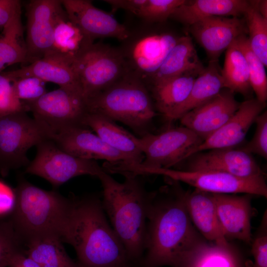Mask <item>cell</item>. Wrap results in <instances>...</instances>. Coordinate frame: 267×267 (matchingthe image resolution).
<instances>
[{
  "mask_svg": "<svg viewBox=\"0 0 267 267\" xmlns=\"http://www.w3.org/2000/svg\"><path fill=\"white\" fill-rule=\"evenodd\" d=\"M166 178L168 185L150 192L142 267H173L179 254L202 237L188 215L184 190Z\"/></svg>",
  "mask_w": 267,
  "mask_h": 267,
  "instance_id": "6da1fadb",
  "label": "cell"
},
{
  "mask_svg": "<svg viewBox=\"0 0 267 267\" xmlns=\"http://www.w3.org/2000/svg\"><path fill=\"white\" fill-rule=\"evenodd\" d=\"M122 175L124 177L122 182L104 170L98 176L103 188L102 205L129 261H136L145 251L150 192L146 191L139 176Z\"/></svg>",
  "mask_w": 267,
  "mask_h": 267,
  "instance_id": "7a4b0ae2",
  "label": "cell"
},
{
  "mask_svg": "<svg viewBox=\"0 0 267 267\" xmlns=\"http://www.w3.org/2000/svg\"><path fill=\"white\" fill-rule=\"evenodd\" d=\"M16 200L8 218L22 242L53 236L68 244L75 198L45 190L21 179L14 189Z\"/></svg>",
  "mask_w": 267,
  "mask_h": 267,
  "instance_id": "3957f363",
  "label": "cell"
},
{
  "mask_svg": "<svg viewBox=\"0 0 267 267\" xmlns=\"http://www.w3.org/2000/svg\"><path fill=\"white\" fill-rule=\"evenodd\" d=\"M75 208L69 244L82 267H129L120 240L109 224L96 195L74 197Z\"/></svg>",
  "mask_w": 267,
  "mask_h": 267,
  "instance_id": "277c9868",
  "label": "cell"
},
{
  "mask_svg": "<svg viewBox=\"0 0 267 267\" xmlns=\"http://www.w3.org/2000/svg\"><path fill=\"white\" fill-rule=\"evenodd\" d=\"M86 103L88 112L121 122L140 137L151 133L153 120L157 115L146 84L129 72Z\"/></svg>",
  "mask_w": 267,
  "mask_h": 267,
  "instance_id": "5b68a950",
  "label": "cell"
},
{
  "mask_svg": "<svg viewBox=\"0 0 267 267\" xmlns=\"http://www.w3.org/2000/svg\"><path fill=\"white\" fill-rule=\"evenodd\" d=\"M73 67L85 102L129 73L121 49L101 43L87 47Z\"/></svg>",
  "mask_w": 267,
  "mask_h": 267,
  "instance_id": "8992f818",
  "label": "cell"
},
{
  "mask_svg": "<svg viewBox=\"0 0 267 267\" xmlns=\"http://www.w3.org/2000/svg\"><path fill=\"white\" fill-rule=\"evenodd\" d=\"M54 133L43 123L26 112L0 117V173L6 176L13 169L30 162L28 150L41 142L52 139Z\"/></svg>",
  "mask_w": 267,
  "mask_h": 267,
  "instance_id": "52a82bcc",
  "label": "cell"
},
{
  "mask_svg": "<svg viewBox=\"0 0 267 267\" xmlns=\"http://www.w3.org/2000/svg\"><path fill=\"white\" fill-rule=\"evenodd\" d=\"M126 171L137 176L162 175L185 183L196 189L213 193H244L267 197V185L264 177L243 178L217 171L147 168L137 165H129Z\"/></svg>",
  "mask_w": 267,
  "mask_h": 267,
  "instance_id": "ba28073f",
  "label": "cell"
},
{
  "mask_svg": "<svg viewBox=\"0 0 267 267\" xmlns=\"http://www.w3.org/2000/svg\"><path fill=\"white\" fill-rule=\"evenodd\" d=\"M36 147V156L26 166L25 173L45 179L54 188L82 175L97 178L103 171L95 160L71 155L60 149L51 139L41 142Z\"/></svg>",
  "mask_w": 267,
  "mask_h": 267,
  "instance_id": "9c48e42d",
  "label": "cell"
},
{
  "mask_svg": "<svg viewBox=\"0 0 267 267\" xmlns=\"http://www.w3.org/2000/svg\"><path fill=\"white\" fill-rule=\"evenodd\" d=\"M203 141L183 126L169 127L158 134L147 133L139 137L144 157L137 165L147 168H171L187 159L191 151Z\"/></svg>",
  "mask_w": 267,
  "mask_h": 267,
  "instance_id": "30bf717a",
  "label": "cell"
},
{
  "mask_svg": "<svg viewBox=\"0 0 267 267\" xmlns=\"http://www.w3.org/2000/svg\"><path fill=\"white\" fill-rule=\"evenodd\" d=\"M178 37L168 32L156 33L142 30L133 33L123 41L120 48L129 72L145 84L160 67Z\"/></svg>",
  "mask_w": 267,
  "mask_h": 267,
  "instance_id": "8fae6325",
  "label": "cell"
},
{
  "mask_svg": "<svg viewBox=\"0 0 267 267\" xmlns=\"http://www.w3.org/2000/svg\"><path fill=\"white\" fill-rule=\"evenodd\" d=\"M24 104L34 118L46 125L54 134L69 127L83 126L82 120L88 112L80 93L62 87Z\"/></svg>",
  "mask_w": 267,
  "mask_h": 267,
  "instance_id": "7c38bea8",
  "label": "cell"
},
{
  "mask_svg": "<svg viewBox=\"0 0 267 267\" xmlns=\"http://www.w3.org/2000/svg\"><path fill=\"white\" fill-rule=\"evenodd\" d=\"M26 9L25 64L28 65L51 51L56 23L66 13L59 0H32Z\"/></svg>",
  "mask_w": 267,
  "mask_h": 267,
  "instance_id": "4fadbf2b",
  "label": "cell"
},
{
  "mask_svg": "<svg viewBox=\"0 0 267 267\" xmlns=\"http://www.w3.org/2000/svg\"><path fill=\"white\" fill-rule=\"evenodd\" d=\"M68 18L94 42L96 39L113 38L124 41L131 31L111 14L94 6L88 0H62Z\"/></svg>",
  "mask_w": 267,
  "mask_h": 267,
  "instance_id": "5bb4252c",
  "label": "cell"
},
{
  "mask_svg": "<svg viewBox=\"0 0 267 267\" xmlns=\"http://www.w3.org/2000/svg\"><path fill=\"white\" fill-rule=\"evenodd\" d=\"M205 50L209 61H218L221 54L242 34L248 33L245 20L238 17L212 16L188 27Z\"/></svg>",
  "mask_w": 267,
  "mask_h": 267,
  "instance_id": "9a60e30c",
  "label": "cell"
},
{
  "mask_svg": "<svg viewBox=\"0 0 267 267\" xmlns=\"http://www.w3.org/2000/svg\"><path fill=\"white\" fill-rule=\"evenodd\" d=\"M188 160L186 171H212L243 178L264 177L252 154L233 148L209 150L193 154Z\"/></svg>",
  "mask_w": 267,
  "mask_h": 267,
  "instance_id": "2e32d148",
  "label": "cell"
},
{
  "mask_svg": "<svg viewBox=\"0 0 267 267\" xmlns=\"http://www.w3.org/2000/svg\"><path fill=\"white\" fill-rule=\"evenodd\" d=\"M239 105L234 93L224 88L214 97L186 113L179 120L182 126L204 140L228 121Z\"/></svg>",
  "mask_w": 267,
  "mask_h": 267,
  "instance_id": "e0dca14e",
  "label": "cell"
},
{
  "mask_svg": "<svg viewBox=\"0 0 267 267\" xmlns=\"http://www.w3.org/2000/svg\"><path fill=\"white\" fill-rule=\"evenodd\" d=\"M62 150L87 160H104L108 163H128L120 152L105 143L88 128L76 126L54 134L52 139Z\"/></svg>",
  "mask_w": 267,
  "mask_h": 267,
  "instance_id": "ac0fdd59",
  "label": "cell"
},
{
  "mask_svg": "<svg viewBox=\"0 0 267 267\" xmlns=\"http://www.w3.org/2000/svg\"><path fill=\"white\" fill-rule=\"evenodd\" d=\"M265 105L256 98L242 102L231 118L191 151L188 157L206 150L233 148L241 143Z\"/></svg>",
  "mask_w": 267,
  "mask_h": 267,
  "instance_id": "d6986e66",
  "label": "cell"
},
{
  "mask_svg": "<svg viewBox=\"0 0 267 267\" xmlns=\"http://www.w3.org/2000/svg\"><path fill=\"white\" fill-rule=\"evenodd\" d=\"M222 233L228 240L237 239L250 244L251 219L253 214L251 194L213 193Z\"/></svg>",
  "mask_w": 267,
  "mask_h": 267,
  "instance_id": "ffe728a7",
  "label": "cell"
},
{
  "mask_svg": "<svg viewBox=\"0 0 267 267\" xmlns=\"http://www.w3.org/2000/svg\"><path fill=\"white\" fill-rule=\"evenodd\" d=\"M173 267H248L241 252L229 242L225 245L203 237L177 258Z\"/></svg>",
  "mask_w": 267,
  "mask_h": 267,
  "instance_id": "44dd1931",
  "label": "cell"
},
{
  "mask_svg": "<svg viewBox=\"0 0 267 267\" xmlns=\"http://www.w3.org/2000/svg\"><path fill=\"white\" fill-rule=\"evenodd\" d=\"M72 60L58 55L49 53L21 68L1 73L11 82L16 79L35 77L45 82H51L59 87L80 93L81 90L73 67Z\"/></svg>",
  "mask_w": 267,
  "mask_h": 267,
  "instance_id": "7402d4cb",
  "label": "cell"
},
{
  "mask_svg": "<svg viewBox=\"0 0 267 267\" xmlns=\"http://www.w3.org/2000/svg\"><path fill=\"white\" fill-rule=\"evenodd\" d=\"M82 124L92 129L105 143L122 153L127 159V164L138 165L143 161L144 156L140 148L139 137L115 121L101 114L87 112Z\"/></svg>",
  "mask_w": 267,
  "mask_h": 267,
  "instance_id": "603a6c76",
  "label": "cell"
},
{
  "mask_svg": "<svg viewBox=\"0 0 267 267\" xmlns=\"http://www.w3.org/2000/svg\"><path fill=\"white\" fill-rule=\"evenodd\" d=\"M184 200L193 224L204 239L222 245L229 243L222 233L212 193L184 191Z\"/></svg>",
  "mask_w": 267,
  "mask_h": 267,
  "instance_id": "cb8c5ba5",
  "label": "cell"
},
{
  "mask_svg": "<svg viewBox=\"0 0 267 267\" xmlns=\"http://www.w3.org/2000/svg\"><path fill=\"white\" fill-rule=\"evenodd\" d=\"M201 72L186 73L147 87L155 109L168 122L175 121L177 110L186 99Z\"/></svg>",
  "mask_w": 267,
  "mask_h": 267,
  "instance_id": "d4e9b609",
  "label": "cell"
},
{
  "mask_svg": "<svg viewBox=\"0 0 267 267\" xmlns=\"http://www.w3.org/2000/svg\"><path fill=\"white\" fill-rule=\"evenodd\" d=\"M250 4L245 0H195L185 1L177 7L170 18L187 28L212 16L238 17L244 15Z\"/></svg>",
  "mask_w": 267,
  "mask_h": 267,
  "instance_id": "484cf974",
  "label": "cell"
},
{
  "mask_svg": "<svg viewBox=\"0 0 267 267\" xmlns=\"http://www.w3.org/2000/svg\"><path fill=\"white\" fill-rule=\"evenodd\" d=\"M204 68L191 38L182 36L178 38L160 67L145 84L148 87L186 73L201 72Z\"/></svg>",
  "mask_w": 267,
  "mask_h": 267,
  "instance_id": "4316f807",
  "label": "cell"
},
{
  "mask_svg": "<svg viewBox=\"0 0 267 267\" xmlns=\"http://www.w3.org/2000/svg\"><path fill=\"white\" fill-rule=\"evenodd\" d=\"M218 61H209L195 80L188 97L177 110L174 120L199 107L224 89Z\"/></svg>",
  "mask_w": 267,
  "mask_h": 267,
  "instance_id": "83f0119b",
  "label": "cell"
},
{
  "mask_svg": "<svg viewBox=\"0 0 267 267\" xmlns=\"http://www.w3.org/2000/svg\"><path fill=\"white\" fill-rule=\"evenodd\" d=\"M24 243L26 249L24 253L41 267H82L69 257L58 237L35 238Z\"/></svg>",
  "mask_w": 267,
  "mask_h": 267,
  "instance_id": "f1b7e54d",
  "label": "cell"
},
{
  "mask_svg": "<svg viewBox=\"0 0 267 267\" xmlns=\"http://www.w3.org/2000/svg\"><path fill=\"white\" fill-rule=\"evenodd\" d=\"M93 42L68 17L62 16L56 23L51 51L73 61ZM48 53V54H49Z\"/></svg>",
  "mask_w": 267,
  "mask_h": 267,
  "instance_id": "f546056e",
  "label": "cell"
},
{
  "mask_svg": "<svg viewBox=\"0 0 267 267\" xmlns=\"http://www.w3.org/2000/svg\"><path fill=\"white\" fill-rule=\"evenodd\" d=\"M21 9L3 27L0 35V73L7 66L26 61Z\"/></svg>",
  "mask_w": 267,
  "mask_h": 267,
  "instance_id": "4dcf8cb0",
  "label": "cell"
},
{
  "mask_svg": "<svg viewBox=\"0 0 267 267\" xmlns=\"http://www.w3.org/2000/svg\"><path fill=\"white\" fill-rule=\"evenodd\" d=\"M221 73L225 89L234 93L249 95L252 89L247 61L241 50L234 43L226 50Z\"/></svg>",
  "mask_w": 267,
  "mask_h": 267,
  "instance_id": "1f68e13d",
  "label": "cell"
},
{
  "mask_svg": "<svg viewBox=\"0 0 267 267\" xmlns=\"http://www.w3.org/2000/svg\"><path fill=\"white\" fill-rule=\"evenodd\" d=\"M243 53L247 61L251 89L256 99L266 103L267 99V77L265 66L252 50L246 34L239 36L234 42Z\"/></svg>",
  "mask_w": 267,
  "mask_h": 267,
  "instance_id": "d6a6232c",
  "label": "cell"
},
{
  "mask_svg": "<svg viewBox=\"0 0 267 267\" xmlns=\"http://www.w3.org/2000/svg\"><path fill=\"white\" fill-rule=\"evenodd\" d=\"M258 0H250L244 16L250 46L265 67L267 65V18L263 17L258 8Z\"/></svg>",
  "mask_w": 267,
  "mask_h": 267,
  "instance_id": "836d02e7",
  "label": "cell"
},
{
  "mask_svg": "<svg viewBox=\"0 0 267 267\" xmlns=\"http://www.w3.org/2000/svg\"><path fill=\"white\" fill-rule=\"evenodd\" d=\"M185 0H146L137 15L148 24L165 22Z\"/></svg>",
  "mask_w": 267,
  "mask_h": 267,
  "instance_id": "e575fe53",
  "label": "cell"
},
{
  "mask_svg": "<svg viewBox=\"0 0 267 267\" xmlns=\"http://www.w3.org/2000/svg\"><path fill=\"white\" fill-rule=\"evenodd\" d=\"M21 243L9 220L0 219V267H7L9 258L21 249Z\"/></svg>",
  "mask_w": 267,
  "mask_h": 267,
  "instance_id": "d590c367",
  "label": "cell"
},
{
  "mask_svg": "<svg viewBox=\"0 0 267 267\" xmlns=\"http://www.w3.org/2000/svg\"><path fill=\"white\" fill-rule=\"evenodd\" d=\"M12 83L16 96L24 103L34 101L47 92L46 82L35 77L19 78Z\"/></svg>",
  "mask_w": 267,
  "mask_h": 267,
  "instance_id": "8d00e7d4",
  "label": "cell"
},
{
  "mask_svg": "<svg viewBox=\"0 0 267 267\" xmlns=\"http://www.w3.org/2000/svg\"><path fill=\"white\" fill-rule=\"evenodd\" d=\"M20 112H28L16 96L11 82L0 73V117Z\"/></svg>",
  "mask_w": 267,
  "mask_h": 267,
  "instance_id": "74e56055",
  "label": "cell"
},
{
  "mask_svg": "<svg viewBox=\"0 0 267 267\" xmlns=\"http://www.w3.org/2000/svg\"><path fill=\"white\" fill-rule=\"evenodd\" d=\"M255 134L252 139L242 148L252 154L267 158V112L261 113L256 118Z\"/></svg>",
  "mask_w": 267,
  "mask_h": 267,
  "instance_id": "f35d334b",
  "label": "cell"
},
{
  "mask_svg": "<svg viewBox=\"0 0 267 267\" xmlns=\"http://www.w3.org/2000/svg\"><path fill=\"white\" fill-rule=\"evenodd\" d=\"M252 242L251 253L254 258L252 267H267V214H264L261 223Z\"/></svg>",
  "mask_w": 267,
  "mask_h": 267,
  "instance_id": "ab89813d",
  "label": "cell"
},
{
  "mask_svg": "<svg viewBox=\"0 0 267 267\" xmlns=\"http://www.w3.org/2000/svg\"><path fill=\"white\" fill-rule=\"evenodd\" d=\"M16 200L14 189L0 180V219H6L12 213Z\"/></svg>",
  "mask_w": 267,
  "mask_h": 267,
  "instance_id": "60d3db41",
  "label": "cell"
},
{
  "mask_svg": "<svg viewBox=\"0 0 267 267\" xmlns=\"http://www.w3.org/2000/svg\"><path fill=\"white\" fill-rule=\"evenodd\" d=\"M21 9V2L18 0H0V27H2L13 16Z\"/></svg>",
  "mask_w": 267,
  "mask_h": 267,
  "instance_id": "b9f144b4",
  "label": "cell"
},
{
  "mask_svg": "<svg viewBox=\"0 0 267 267\" xmlns=\"http://www.w3.org/2000/svg\"><path fill=\"white\" fill-rule=\"evenodd\" d=\"M146 0H105L113 11L122 9L128 11L137 16Z\"/></svg>",
  "mask_w": 267,
  "mask_h": 267,
  "instance_id": "7bdbcfd3",
  "label": "cell"
},
{
  "mask_svg": "<svg viewBox=\"0 0 267 267\" xmlns=\"http://www.w3.org/2000/svg\"><path fill=\"white\" fill-rule=\"evenodd\" d=\"M7 267H41L21 249L13 253L9 258Z\"/></svg>",
  "mask_w": 267,
  "mask_h": 267,
  "instance_id": "ee69618b",
  "label": "cell"
},
{
  "mask_svg": "<svg viewBox=\"0 0 267 267\" xmlns=\"http://www.w3.org/2000/svg\"><path fill=\"white\" fill-rule=\"evenodd\" d=\"M258 8L261 15L263 17L267 18V0H258Z\"/></svg>",
  "mask_w": 267,
  "mask_h": 267,
  "instance_id": "f6af8a7d",
  "label": "cell"
}]
</instances>
